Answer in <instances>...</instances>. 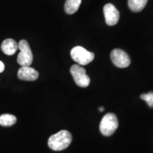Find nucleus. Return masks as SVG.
I'll use <instances>...</instances> for the list:
<instances>
[{
	"label": "nucleus",
	"mask_w": 153,
	"mask_h": 153,
	"mask_svg": "<svg viewBox=\"0 0 153 153\" xmlns=\"http://www.w3.org/2000/svg\"><path fill=\"white\" fill-rule=\"evenodd\" d=\"M72 140V134L66 130H62L58 133L52 135L49 137V148L55 151H61L65 150L70 146Z\"/></svg>",
	"instance_id": "1"
},
{
	"label": "nucleus",
	"mask_w": 153,
	"mask_h": 153,
	"mask_svg": "<svg viewBox=\"0 0 153 153\" xmlns=\"http://www.w3.org/2000/svg\"><path fill=\"white\" fill-rule=\"evenodd\" d=\"M118 127V120L117 116L112 113L106 114L101 120L99 129L102 135L110 136L113 135Z\"/></svg>",
	"instance_id": "2"
},
{
	"label": "nucleus",
	"mask_w": 153,
	"mask_h": 153,
	"mask_svg": "<svg viewBox=\"0 0 153 153\" xmlns=\"http://www.w3.org/2000/svg\"><path fill=\"white\" fill-rule=\"evenodd\" d=\"M20 53L17 57V62L22 67L30 66L33 62V53L29 46V44L26 40H22L18 43Z\"/></svg>",
	"instance_id": "3"
},
{
	"label": "nucleus",
	"mask_w": 153,
	"mask_h": 153,
	"mask_svg": "<svg viewBox=\"0 0 153 153\" xmlns=\"http://www.w3.org/2000/svg\"><path fill=\"white\" fill-rule=\"evenodd\" d=\"M71 57L72 60L80 65H86L94 59V54L89 52L82 46H76L72 49Z\"/></svg>",
	"instance_id": "4"
},
{
	"label": "nucleus",
	"mask_w": 153,
	"mask_h": 153,
	"mask_svg": "<svg viewBox=\"0 0 153 153\" xmlns=\"http://www.w3.org/2000/svg\"><path fill=\"white\" fill-rule=\"evenodd\" d=\"M73 79L79 87H87L90 83V78L87 74L85 69L79 65H74L70 68Z\"/></svg>",
	"instance_id": "5"
},
{
	"label": "nucleus",
	"mask_w": 153,
	"mask_h": 153,
	"mask_svg": "<svg viewBox=\"0 0 153 153\" xmlns=\"http://www.w3.org/2000/svg\"><path fill=\"white\" fill-rule=\"evenodd\" d=\"M111 59L115 65L120 68H127L131 64L129 55L121 49L113 50L111 53Z\"/></svg>",
	"instance_id": "6"
},
{
	"label": "nucleus",
	"mask_w": 153,
	"mask_h": 153,
	"mask_svg": "<svg viewBox=\"0 0 153 153\" xmlns=\"http://www.w3.org/2000/svg\"><path fill=\"white\" fill-rule=\"evenodd\" d=\"M104 14L106 23L108 26H114L119 21L120 14L116 7L112 4H106L104 7Z\"/></svg>",
	"instance_id": "7"
},
{
	"label": "nucleus",
	"mask_w": 153,
	"mask_h": 153,
	"mask_svg": "<svg viewBox=\"0 0 153 153\" xmlns=\"http://www.w3.org/2000/svg\"><path fill=\"white\" fill-rule=\"evenodd\" d=\"M18 77L24 81H35L38 79L39 74L35 69L30 66L22 67L18 71Z\"/></svg>",
	"instance_id": "8"
},
{
	"label": "nucleus",
	"mask_w": 153,
	"mask_h": 153,
	"mask_svg": "<svg viewBox=\"0 0 153 153\" xmlns=\"http://www.w3.org/2000/svg\"><path fill=\"white\" fill-rule=\"evenodd\" d=\"M1 49L4 54L7 55H13L19 49L18 44L12 38H7L2 42Z\"/></svg>",
	"instance_id": "9"
},
{
	"label": "nucleus",
	"mask_w": 153,
	"mask_h": 153,
	"mask_svg": "<svg viewBox=\"0 0 153 153\" xmlns=\"http://www.w3.org/2000/svg\"><path fill=\"white\" fill-rule=\"evenodd\" d=\"M82 0H66L65 4V11L67 14H73L79 9Z\"/></svg>",
	"instance_id": "10"
},
{
	"label": "nucleus",
	"mask_w": 153,
	"mask_h": 153,
	"mask_svg": "<svg viewBox=\"0 0 153 153\" xmlns=\"http://www.w3.org/2000/svg\"><path fill=\"white\" fill-rule=\"evenodd\" d=\"M148 0H128V7L134 12H139L145 8Z\"/></svg>",
	"instance_id": "11"
},
{
	"label": "nucleus",
	"mask_w": 153,
	"mask_h": 153,
	"mask_svg": "<svg viewBox=\"0 0 153 153\" xmlns=\"http://www.w3.org/2000/svg\"><path fill=\"white\" fill-rule=\"evenodd\" d=\"M17 118L14 115L4 114L0 116V125L1 126H11L16 123Z\"/></svg>",
	"instance_id": "12"
},
{
	"label": "nucleus",
	"mask_w": 153,
	"mask_h": 153,
	"mask_svg": "<svg viewBox=\"0 0 153 153\" xmlns=\"http://www.w3.org/2000/svg\"><path fill=\"white\" fill-rule=\"evenodd\" d=\"M140 98L146 101L149 106L153 108V91H150L147 94H143L140 95Z\"/></svg>",
	"instance_id": "13"
},
{
	"label": "nucleus",
	"mask_w": 153,
	"mask_h": 153,
	"mask_svg": "<svg viewBox=\"0 0 153 153\" xmlns=\"http://www.w3.org/2000/svg\"><path fill=\"white\" fill-rule=\"evenodd\" d=\"M4 68H5V66H4V64L1 62V61H0V73H1V72H4Z\"/></svg>",
	"instance_id": "14"
},
{
	"label": "nucleus",
	"mask_w": 153,
	"mask_h": 153,
	"mask_svg": "<svg viewBox=\"0 0 153 153\" xmlns=\"http://www.w3.org/2000/svg\"><path fill=\"white\" fill-rule=\"evenodd\" d=\"M99 111L102 112V111H104V108L103 106H101V107H99Z\"/></svg>",
	"instance_id": "15"
}]
</instances>
